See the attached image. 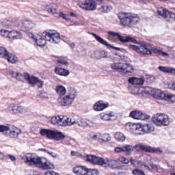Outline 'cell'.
Returning <instances> with one entry per match:
<instances>
[{"label":"cell","instance_id":"obj_1","mask_svg":"<svg viewBox=\"0 0 175 175\" xmlns=\"http://www.w3.org/2000/svg\"><path fill=\"white\" fill-rule=\"evenodd\" d=\"M129 92L134 95L146 94L153 97L156 99L164 100L169 102L175 103V95L165 93L158 89L150 87H139L129 86L128 87Z\"/></svg>","mask_w":175,"mask_h":175},{"label":"cell","instance_id":"obj_2","mask_svg":"<svg viewBox=\"0 0 175 175\" xmlns=\"http://www.w3.org/2000/svg\"><path fill=\"white\" fill-rule=\"evenodd\" d=\"M24 162L28 165L37 167L42 170H50L54 169V165L44 157H39L36 153H25L23 157Z\"/></svg>","mask_w":175,"mask_h":175},{"label":"cell","instance_id":"obj_3","mask_svg":"<svg viewBox=\"0 0 175 175\" xmlns=\"http://www.w3.org/2000/svg\"><path fill=\"white\" fill-rule=\"evenodd\" d=\"M125 129L130 133L136 135H143L152 133L155 127L151 124H141L129 122L125 124Z\"/></svg>","mask_w":175,"mask_h":175},{"label":"cell","instance_id":"obj_4","mask_svg":"<svg viewBox=\"0 0 175 175\" xmlns=\"http://www.w3.org/2000/svg\"><path fill=\"white\" fill-rule=\"evenodd\" d=\"M120 23L124 26H132L136 25L140 21L138 15L129 13H119L117 14Z\"/></svg>","mask_w":175,"mask_h":175},{"label":"cell","instance_id":"obj_5","mask_svg":"<svg viewBox=\"0 0 175 175\" xmlns=\"http://www.w3.org/2000/svg\"><path fill=\"white\" fill-rule=\"evenodd\" d=\"M51 123L55 125L66 127L76 124V120L66 116L57 115L51 118Z\"/></svg>","mask_w":175,"mask_h":175},{"label":"cell","instance_id":"obj_6","mask_svg":"<svg viewBox=\"0 0 175 175\" xmlns=\"http://www.w3.org/2000/svg\"><path fill=\"white\" fill-rule=\"evenodd\" d=\"M0 132L5 136L12 138H18L22 132L20 129L11 124L1 125Z\"/></svg>","mask_w":175,"mask_h":175},{"label":"cell","instance_id":"obj_7","mask_svg":"<svg viewBox=\"0 0 175 175\" xmlns=\"http://www.w3.org/2000/svg\"><path fill=\"white\" fill-rule=\"evenodd\" d=\"M77 96V92L74 88L69 89V91L67 95L63 96H60L58 98V102L62 106L70 105L74 101L75 98Z\"/></svg>","mask_w":175,"mask_h":175},{"label":"cell","instance_id":"obj_8","mask_svg":"<svg viewBox=\"0 0 175 175\" xmlns=\"http://www.w3.org/2000/svg\"><path fill=\"white\" fill-rule=\"evenodd\" d=\"M40 133L42 136L49 139L54 140L56 141H60L65 138V135L61 132L57 130H50L47 129H42L40 131Z\"/></svg>","mask_w":175,"mask_h":175},{"label":"cell","instance_id":"obj_9","mask_svg":"<svg viewBox=\"0 0 175 175\" xmlns=\"http://www.w3.org/2000/svg\"><path fill=\"white\" fill-rule=\"evenodd\" d=\"M153 123L157 126H168L171 123V120L166 114L164 113H157L153 115L152 118Z\"/></svg>","mask_w":175,"mask_h":175},{"label":"cell","instance_id":"obj_10","mask_svg":"<svg viewBox=\"0 0 175 175\" xmlns=\"http://www.w3.org/2000/svg\"><path fill=\"white\" fill-rule=\"evenodd\" d=\"M85 159L89 162L97 165L101 166L103 167H109L110 165V160L104 159L95 155H89L85 156Z\"/></svg>","mask_w":175,"mask_h":175},{"label":"cell","instance_id":"obj_11","mask_svg":"<svg viewBox=\"0 0 175 175\" xmlns=\"http://www.w3.org/2000/svg\"><path fill=\"white\" fill-rule=\"evenodd\" d=\"M46 40L54 44H58L60 42V34L58 31L53 30H45L42 34Z\"/></svg>","mask_w":175,"mask_h":175},{"label":"cell","instance_id":"obj_12","mask_svg":"<svg viewBox=\"0 0 175 175\" xmlns=\"http://www.w3.org/2000/svg\"><path fill=\"white\" fill-rule=\"evenodd\" d=\"M111 68L113 70L120 73L126 74L133 73L134 71V68L132 65L124 63H115L112 64L111 65Z\"/></svg>","mask_w":175,"mask_h":175},{"label":"cell","instance_id":"obj_13","mask_svg":"<svg viewBox=\"0 0 175 175\" xmlns=\"http://www.w3.org/2000/svg\"><path fill=\"white\" fill-rule=\"evenodd\" d=\"M73 172L76 175H97L99 174V172L98 169H88L82 166L74 167L73 169Z\"/></svg>","mask_w":175,"mask_h":175},{"label":"cell","instance_id":"obj_14","mask_svg":"<svg viewBox=\"0 0 175 175\" xmlns=\"http://www.w3.org/2000/svg\"><path fill=\"white\" fill-rule=\"evenodd\" d=\"M0 34L2 37L12 40H18L22 39L23 38V34L22 33L15 30H1L0 31Z\"/></svg>","mask_w":175,"mask_h":175},{"label":"cell","instance_id":"obj_15","mask_svg":"<svg viewBox=\"0 0 175 175\" xmlns=\"http://www.w3.org/2000/svg\"><path fill=\"white\" fill-rule=\"evenodd\" d=\"M0 55L2 58L6 59L9 63L11 64H16L18 61V59L14 54L10 53L3 47H0Z\"/></svg>","mask_w":175,"mask_h":175},{"label":"cell","instance_id":"obj_16","mask_svg":"<svg viewBox=\"0 0 175 175\" xmlns=\"http://www.w3.org/2000/svg\"><path fill=\"white\" fill-rule=\"evenodd\" d=\"M23 76L24 79L27 81V82L30 84L34 86H37L39 88H41L43 86V82L40 79H39L38 78L36 77L33 75H30L27 73H24Z\"/></svg>","mask_w":175,"mask_h":175},{"label":"cell","instance_id":"obj_17","mask_svg":"<svg viewBox=\"0 0 175 175\" xmlns=\"http://www.w3.org/2000/svg\"><path fill=\"white\" fill-rule=\"evenodd\" d=\"M92 139L95 141H99L100 142H107L110 141L112 137L109 133H92L89 134Z\"/></svg>","mask_w":175,"mask_h":175},{"label":"cell","instance_id":"obj_18","mask_svg":"<svg viewBox=\"0 0 175 175\" xmlns=\"http://www.w3.org/2000/svg\"><path fill=\"white\" fill-rule=\"evenodd\" d=\"M157 12L160 16L162 17L165 20L169 22H172L175 20V14L165 8L160 7L157 10Z\"/></svg>","mask_w":175,"mask_h":175},{"label":"cell","instance_id":"obj_19","mask_svg":"<svg viewBox=\"0 0 175 175\" xmlns=\"http://www.w3.org/2000/svg\"><path fill=\"white\" fill-rule=\"evenodd\" d=\"M78 5L82 10L87 11H93L97 8V4L93 0H86L84 2H79Z\"/></svg>","mask_w":175,"mask_h":175},{"label":"cell","instance_id":"obj_20","mask_svg":"<svg viewBox=\"0 0 175 175\" xmlns=\"http://www.w3.org/2000/svg\"><path fill=\"white\" fill-rule=\"evenodd\" d=\"M28 36L32 38L36 42V44L40 47H44L46 44V39L43 36L37 33H28Z\"/></svg>","mask_w":175,"mask_h":175},{"label":"cell","instance_id":"obj_21","mask_svg":"<svg viewBox=\"0 0 175 175\" xmlns=\"http://www.w3.org/2000/svg\"><path fill=\"white\" fill-rule=\"evenodd\" d=\"M134 149L139 151H143L150 153H161L162 152L160 149L150 147L149 146L144 145L143 144H137L135 146Z\"/></svg>","mask_w":175,"mask_h":175},{"label":"cell","instance_id":"obj_22","mask_svg":"<svg viewBox=\"0 0 175 175\" xmlns=\"http://www.w3.org/2000/svg\"><path fill=\"white\" fill-rule=\"evenodd\" d=\"M129 117L133 119L139 120H146L150 118V116L139 110H133L129 113Z\"/></svg>","mask_w":175,"mask_h":175},{"label":"cell","instance_id":"obj_23","mask_svg":"<svg viewBox=\"0 0 175 175\" xmlns=\"http://www.w3.org/2000/svg\"><path fill=\"white\" fill-rule=\"evenodd\" d=\"M100 117L104 121H115L118 118V114L112 111H107L101 113L100 115Z\"/></svg>","mask_w":175,"mask_h":175},{"label":"cell","instance_id":"obj_24","mask_svg":"<svg viewBox=\"0 0 175 175\" xmlns=\"http://www.w3.org/2000/svg\"><path fill=\"white\" fill-rule=\"evenodd\" d=\"M129 47L133 50L137 51V53L141 54H145V55H149L152 54V51L150 50H148L147 48H145L144 47L136 46V45H130Z\"/></svg>","mask_w":175,"mask_h":175},{"label":"cell","instance_id":"obj_25","mask_svg":"<svg viewBox=\"0 0 175 175\" xmlns=\"http://www.w3.org/2000/svg\"><path fill=\"white\" fill-rule=\"evenodd\" d=\"M109 106V103L106 102L105 101L100 100V101L97 102L93 105V109L97 112H101L107 108Z\"/></svg>","mask_w":175,"mask_h":175},{"label":"cell","instance_id":"obj_26","mask_svg":"<svg viewBox=\"0 0 175 175\" xmlns=\"http://www.w3.org/2000/svg\"><path fill=\"white\" fill-rule=\"evenodd\" d=\"M129 83L132 85H142L144 83V79L143 78L131 77L128 80Z\"/></svg>","mask_w":175,"mask_h":175},{"label":"cell","instance_id":"obj_27","mask_svg":"<svg viewBox=\"0 0 175 175\" xmlns=\"http://www.w3.org/2000/svg\"><path fill=\"white\" fill-rule=\"evenodd\" d=\"M76 124H78L79 126L80 127H87V126H91L93 123L92 121H89L88 120L81 119L76 120Z\"/></svg>","mask_w":175,"mask_h":175},{"label":"cell","instance_id":"obj_28","mask_svg":"<svg viewBox=\"0 0 175 175\" xmlns=\"http://www.w3.org/2000/svg\"><path fill=\"white\" fill-rule=\"evenodd\" d=\"M54 72L56 74L59 76L66 77L70 74L69 70L64 68H60V67H56L54 70Z\"/></svg>","mask_w":175,"mask_h":175},{"label":"cell","instance_id":"obj_29","mask_svg":"<svg viewBox=\"0 0 175 175\" xmlns=\"http://www.w3.org/2000/svg\"><path fill=\"white\" fill-rule=\"evenodd\" d=\"M93 56L95 59H100L106 58L107 56V53L106 51L102 50H98L94 52Z\"/></svg>","mask_w":175,"mask_h":175},{"label":"cell","instance_id":"obj_30","mask_svg":"<svg viewBox=\"0 0 175 175\" xmlns=\"http://www.w3.org/2000/svg\"><path fill=\"white\" fill-rule=\"evenodd\" d=\"M133 149H134V147L133 146L126 145L124 146L123 147H116L115 149V151L117 153L130 152L132 150H133Z\"/></svg>","mask_w":175,"mask_h":175},{"label":"cell","instance_id":"obj_31","mask_svg":"<svg viewBox=\"0 0 175 175\" xmlns=\"http://www.w3.org/2000/svg\"><path fill=\"white\" fill-rule=\"evenodd\" d=\"M92 34L96 39L97 40H98L100 43H101L103 45H105V46H106L109 47L110 48H113V49H115V50H119L120 48H117V47H115L113 46L112 45H110V44H109L106 41H105L103 40V39H102L101 37H100L99 36H97V34Z\"/></svg>","mask_w":175,"mask_h":175},{"label":"cell","instance_id":"obj_32","mask_svg":"<svg viewBox=\"0 0 175 175\" xmlns=\"http://www.w3.org/2000/svg\"><path fill=\"white\" fill-rule=\"evenodd\" d=\"M58 6L55 4H49L46 7V10L50 13L53 14H56L57 13Z\"/></svg>","mask_w":175,"mask_h":175},{"label":"cell","instance_id":"obj_33","mask_svg":"<svg viewBox=\"0 0 175 175\" xmlns=\"http://www.w3.org/2000/svg\"><path fill=\"white\" fill-rule=\"evenodd\" d=\"M12 110L15 113H25L27 111V109L22 106H17L14 107Z\"/></svg>","mask_w":175,"mask_h":175},{"label":"cell","instance_id":"obj_34","mask_svg":"<svg viewBox=\"0 0 175 175\" xmlns=\"http://www.w3.org/2000/svg\"><path fill=\"white\" fill-rule=\"evenodd\" d=\"M114 138H115V139L117 141L121 142H124L126 140V137L125 136V135L122 133L119 132L115 133V134H114Z\"/></svg>","mask_w":175,"mask_h":175},{"label":"cell","instance_id":"obj_35","mask_svg":"<svg viewBox=\"0 0 175 175\" xmlns=\"http://www.w3.org/2000/svg\"><path fill=\"white\" fill-rule=\"evenodd\" d=\"M56 93L59 96H63L66 95V89L65 87L62 85H59L56 87Z\"/></svg>","mask_w":175,"mask_h":175},{"label":"cell","instance_id":"obj_36","mask_svg":"<svg viewBox=\"0 0 175 175\" xmlns=\"http://www.w3.org/2000/svg\"><path fill=\"white\" fill-rule=\"evenodd\" d=\"M158 68L160 71L164 72V73L175 74V68L164 66H159Z\"/></svg>","mask_w":175,"mask_h":175},{"label":"cell","instance_id":"obj_37","mask_svg":"<svg viewBox=\"0 0 175 175\" xmlns=\"http://www.w3.org/2000/svg\"><path fill=\"white\" fill-rule=\"evenodd\" d=\"M22 24L25 28L28 30L32 29L35 26V24L33 22L29 20L24 21L23 22H22Z\"/></svg>","mask_w":175,"mask_h":175},{"label":"cell","instance_id":"obj_38","mask_svg":"<svg viewBox=\"0 0 175 175\" xmlns=\"http://www.w3.org/2000/svg\"><path fill=\"white\" fill-rule=\"evenodd\" d=\"M130 161H131L132 164L133 165L135 166H137V167H140V168L142 167V168H144V169H146V168L148 169V166H147L145 165L144 163H143L141 162L133 159L130 160Z\"/></svg>","mask_w":175,"mask_h":175},{"label":"cell","instance_id":"obj_39","mask_svg":"<svg viewBox=\"0 0 175 175\" xmlns=\"http://www.w3.org/2000/svg\"><path fill=\"white\" fill-rule=\"evenodd\" d=\"M113 10V7L110 5H103L100 8V11L103 13H109Z\"/></svg>","mask_w":175,"mask_h":175},{"label":"cell","instance_id":"obj_40","mask_svg":"<svg viewBox=\"0 0 175 175\" xmlns=\"http://www.w3.org/2000/svg\"><path fill=\"white\" fill-rule=\"evenodd\" d=\"M117 36L118 38L119 39V40L122 42H135L136 40L135 39H132L131 38L125 37L123 38L121 37L119 34H117Z\"/></svg>","mask_w":175,"mask_h":175},{"label":"cell","instance_id":"obj_41","mask_svg":"<svg viewBox=\"0 0 175 175\" xmlns=\"http://www.w3.org/2000/svg\"><path fill=\"white\" fill-rule=\"evenodd\" d=\"M153 52L155 53V54H161V55H162L163 56H168L169 54H167V53H165L164 51L161 50H158V49H156V48H155L153 50Z\"/></svg>","mask_w":175,"mask_h":175},{"label":"cell","instance_id":"obj_42","mask_svg":"<svg viewBox=\"0 0 175 175\" xmlns=\"http://www.w3.org/2000/svg\"><path fill=\"white\" fill-rule=\"evenodd\" d=\"M39 151L45 152V153H46L50 154L51 156L53 157L54 158H56V157H57V154L54 153V152H51V151H50V150H47L46 149H39Z\"/></svg>","mask_w":175,"mask_h":175},{"label":"cell","instance_id":"obj_43","mask_svg":"<svg viewBox=\"0 0 175 175\" xmlns=\"http://www.w3.org/2000/svg\"><path fill=\"white\" fill-rule=\"evenodd\" d=\"M132 173L135 175H145V173L143 172V171L140 170V169H133V172H132Z\"/></svg>","mask_w":175,"mask_h":175},{"label":"cell","instance_id":"obj_44","mask_svg":"<svg viewBox=\"0 0 175 175\" xmlns=\"http://www.w3.org/2000/svg\"><path fill=\"white\" fill-rule=\"evenodd\" d=\"M119 160L121 162L123 163H124V164H129V160L127 159V158L123 157H120V158H119Z\"/></svg>","mask_w":175,"mask_h":175},{"label":"cell","instance_id":"obj_45","mask_svg":"<svg viewBox=\"0 0 175 175\" xmlns=\"http://www.w3.org/2000/svg\"><path fill=\"white\" fill-rule=\"evenodd\" d=\"M71 156L74 157H79V158H83L84 156L82 155L81 153H79L78 152H74V151H72L71 152Z\"/></svg>","mask_w":175,"mask_h":175},{"label":"cell","instance_id":"obj_46","mask_svg":"<svg viewBox=\"0 0 175 175\" xmlns=\"http://www.w3.org/2000/svg\"><path fill=\"white\" fill-rule=\"evenodd\" d=\"M167 87L171 90H175V82H172L169 83L167 85Z\"/></svg>","mask_w":175,"mask_h":175},{"label":"cell","instance_id":"obj_47","mask_svg":"<svg viewBox=\"0 0 175 175\" xmlns=\"http://www.w3.org/2000/svg\"><path fill=\"white\" fill-rule=\"evenodd\" d=\"M44 173H45V175H59V173H58L57 172H54V171H52V170H48V171L45 172Z\"/></svg>","mask_w":175,"mask_h":175},{"label":"cell","instance_id":"obj_48","mask_svg":"<svg viewBox=\"0 0 175 175\" xmlns=\"http://www.w3.org/2000/svg\"><path fill=\"white\" fill-rule=\"evenodd\" d=\"M8 157L10 158V159L11 160V161H15L16 160V157L13 155H8Z\"/></svg>","mask_w":175,"mask_h":175},{"label":"cell","instance_id":"obj_49","mask_svg":"<svg viewBox=\"0 0 175 175\" xmlns=\"http://www.w3.org/2000/svg\"><path fill=\"white\" fill-rule=\"evenodd\" d=\"M161 1H167V0H161Z\"/></svg>","mask_w":175,"mask_h":175},{"label":"cell","instance_id":"obj_50","mask_svg":"<svg viewBox=\"0 0 175 175\" xmlns=\"http://www.w3.org/2000/svg\"><path fill=\"white\" fill-rule=\"evenodd\" d=\"M145 1H149V0H145Z\"/></svg>","mask_w":175,"mask_h":175}]
</instances>
